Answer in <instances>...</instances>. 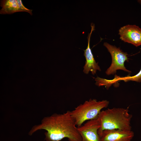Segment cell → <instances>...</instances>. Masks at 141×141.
<instances>
[{
	"label": "cell",
	"instance_id": "obj_1",
	"mask_svg": "<svg viewBox=\"0 0 141 141\" xmlns=\"http://www.w3.org/2000/svg\"><path fill=\"white\" fill-rule=\"evenodd\" d=\"M71 111L63 114L54 113L44 117L40 124L34 126L28 134L32 135L38 131L45 130L46 141H61L67 138L68 141H81V137L76 127Z\"/></svg>",
	"mask_w": 141,
	"mask_h": 141
},
{
	"label": "cell",
	"instance_id": "obj_2",
	"mask_svg": "<svg viewBox=\"0 0 141 141\" xmlns=\"http://www.w3.org/2000/svg\"><path fill=\"white\" fill-rule=\"evenodd\" d=\"M129 107L108 108L101 111L97 117L100 125L98 131L99 136L105 130H131L132 115L129 113Z\"/></svg>",
	"mask_w": 141,
	"mask_h": 141
},
{
	"label": "cell",
	"instance_id": "obj_3",
	"mask_svg": "<svg viewBox=\"0 0 141 141\" xmlns=\"http://www.w3.org/2000/svg\"><path fill=\"white\" fill-rule=\"evenodd\" d=\"M109 103L107 100L97 101L96 99H90L71 111V115L78 127L85 121L97 118L102 109L107 108Z\"/></svg>",
	"mask_w": 141,
	"mask_h": 141
},
{
	"label": "cell",
	"instance_id": "obj_4",
	"mask_svg": "<svg viewBox=\"0 0 141 141\" xmlns=\"http://www.w3.org/2000/svg\"><path fill=\"white\" fill-rule=\"evenodd\" d=\"M103 45L110 52L112 57L111 64L106 71V74L108 75L114 74L119 69L131 73V72L127 69L124 65V62L128 61L127 53L107 42H104Z\"/></svg>",
	"mask_w": 141,
	"mask_h": 141
},
{
	"label": "cell",
	"instance_id": "obj_5",
	"mask_svg": "<svg viewBox=\"0 0 141 141\" xmlns=\"http://www.w3.org/2000/svg\"><path fill=\"white\" fill-rule=\"evenodd\" d=\"M100 126L97 117L87 121L83 125L78 127L81 137V141H101L98 131Z\"/></svg>",
	"mask_w": 141,
	"mask_h": 141
},
{
	"label": "cell",
	"instance_id": "obj_6",
	"mask_svg": "<svg viewBox=\"0 0 141 141\" xmlns=\"http://www.w3.org/2000/svg\"><path fill=\"white\" fill-rule=\"evenodd\" d=\"M120 38L136 47L141 45V28L135 25H128L119 30Z\"/></svg>",
	"mask_w": 141,
	"mask_h": 141
},
{
	"label": "cell",
	"instance_id": "obj_7",
	"mask_svg": "<svg viewBox=\"0 0 141 141\" xmlns=\"http://www.w3.org/2000/svg\"><path fill=\"white\" fill-rule=\"evenodd\" d=\"M134 135L132 130H107L103 131L100 137L101 141H131Z\"/></svg>",
	"mask_w": 141,
	"mask_h": 141
},
{
	"label": "cell",
	"instance_id": "obj_8",
	"mask_svg": "<svg viewBox=\"0 0 141 141\" xmlns=\"http://www.w3.org/2000/svg\"><path fill=\"white\" fill-rule=\"evenodd\" d=\"M90 32L88 34L87 38L88 45L86 49L84 50V55L86 59L85 64L84 66L83 72L85 74H88L89 72H91L92 74L94 75L96 73L97 70L101 71L98 63H96L93 57L90 47V41L91 36L93 31L95 30V25L92 23Z\"/></svg>",
	"mask_w": 141,
	"mask_h": 141
},
{
	"label": "cell",
	"instance_id": "obj_9",
	"mask_svg": "<svg viewBox=\"0 0 141 141\" xmlns=\"http://www.w3.org/2000/svg\"><path fill=\"white\" fill-rule=\"evenodd\" d=\"M1 14H11L18 12L25 11L32 15V10L29 9L23 4L21 0H2L0 1Z\"/></svg>",
	"mask_w": 141,
	"mask_h": 141
},
{
	"label": "cell",
	"instance_id": "obj_10",
	"mask_svg": "<svg viewBox=\"0 0 141 141\" xmlns=\"http://www.w3.org/2000/svg\"><path fill=\"white\" fill-rule=\"evenodd\" d=\"M119 79L120 80H123L125 82L132 81L139 82H141V69L138 73L133 76L122 77Z\"/></svg>",
	"mask_w": 141,
	"mask_h": 141
}]
</instances>
